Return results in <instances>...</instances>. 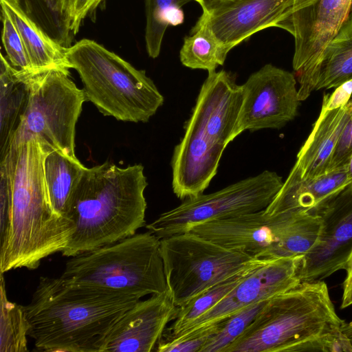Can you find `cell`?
Listing matches in <instances>:
<instances>
[{"label": "cell", "instance_id": "6da1fadb", "mask_svg": "<svg viewBox=\"0 0 352 352\" xmlns=\"http://www.w3.org/2000/svg\"><path fill=\"white\" fill-rule=\"evenodd\" d=\"M53 149L32 136L11 142L0 160L7 170L10 212L0 239L1 274L36 270L47 256L62 252L74 230L73 224L52 208L45 178L44 162Z\"/></svg>", "mask_w": 352, "mask_h": 352}, {"label": "cell", "instance_id": "7a4b0ae2", "mask_svg": "<svg viewBox=\"0 0 352 352\" xmlns=\"http://www.w3.org/2000/svg\"><path fill=\"white\" fill-rule=\"evenodd\" d=\"M147 185L142 164L85 167L67 204L65 218L74 230L62 255L70 258L137 233L146 226Z\"/></svg>", "mask_w": 352, "mask_h": 352}, {"label": "cell", "instance_id": "3957f363", "mask_svg": "<svg viewBox=\"0 0 352 352\" xmlns=\"http://www.w3.org/2000/svg\"><path fill=\"white\" fill-rule=\"evenodd\" d=\"M141 298L41 276L24 309L37 351L89 352Z\"/></svg>", "mask_w": 352, "mask_h": 352}, {"label": "cell", "instance_id": "277c9868", "mask_svg": "<svg viewBox=\"0 0 352 352\" xmlns=\"http://www.w3.org/2000/svg\"><path fill=\"white\" fill-rule=\"evenodd\" d=\"M343 322L323 280L300 282L270 298L224 352H294Z\"/></svg>", "mask_w": 352, "mask_h": 352}, {"label": "cell", "instance_id": "5b68a950", "mask_svg": "<svg viewBox=\"0 0 352 352\" xmlns=\"http://www.w3.org/2000/svg\"><path fill=\"white\" fill-rule=\"evenodd\" d=\"M67 58L69 68L80 76L86 101L105 116L146 122L164 103V96L144 70L94 40L83 38L68 47Z\"/></svg>", "mask_w": 352, "mask_h": 352}, {"label": "cell", "instance_id": "8992f818", "mask_svg": "<svg viewBox=\"0 0 352 352\" xmlns=\"http://www.w3.org/2000/svg\"><path fill=\"white\" fill-rule=\"evenodd\" d=\"M60 277L140 298L168 291L160 239L149 231L70 257Z\"/></svg>", "mask_w": 352, "mask_h": 352}, {"label": "cell", "instance_id": "52a82bcc", "mask_svg": "<svg viewBox=\"0 0 352 352\" xmlns=\"http://www.w3.org/2000/svg\"><path fill=\"white\" fill-rule=\"evenodd\" d=\"M320 228L309 212L267 214L265 210L209 221L192 232L225 248L261 259L304 256L316 243Z\"/></svg>", "mask_w": 352, "mask_h": 352}, {"label": "cell", "instance_id": "ba28073f", "mask_svg": "<svg viewBox=\"0 0 352 352\" xmlns=\"http://www.w3.org/2000/svg\"><path fill=\"white\" fill-rule=\"evenodd\" d=\"M69 74L64 68L27 72L28 102L11 142L38 136L53 150L78 160L76 125L86 100Z\"/></svg>", "mask_w": 352, "mask_h": 352}, {"label": "cell", "instance_id": "9c48e42d", "mask_svg": "<svg viewBox=\"0 0 352 352\" xmlns=\"http://www.w3.org/2000/svg\"><path fill=\"white\" fill-rule=\"evenodd\" d=\"M160 253L167 290L177 307L258 259L192 232L161 239Z\"/></svg>", "mask_w": 352, "mask_h": 352}, {"label": "cell", "instance_id": "30bf717a", "mask_svg": "<svg viewBox=\"0 0 352 352\" xmlns=\"http://www.w3.org/2000/svg\"><path fill=\"white\" fill-rule=\"evenodd\" d=\"M276 172L262 173L210 194L188 198L145 226L160 239L190 232L195 226L265 210L283 184Z\"/></svg>", "mask_w": 352, "mask_h": 352}, {"label": "cell", "instance_id": "8fae6325", "mask_svg": "<svg viewBox=\"0 0 352 352\" xmlns=\"http://www.w3.org/2000/svg\"><path fill=\"white\" fill-rule=\"evenodd\" d=\"M309 212L321 222L318 239L302 258L300 282L320 281L343 270L352 249V180Z\"/></svg>", "mask_w": 352, "mask_h": 352}, {"label": "cell", "instance_id": "7c38bea8", "mask_svg": "<svg viewBox=\"0 0 352 352\" xmlns=\"http://www.w3.org/2000/svg\"><path fill=\"white\" fill-rule=\"evenodd\" d=\"M243 104L236 129H280L293 120L300 104L295 76L267 64L252 74L241 85Z\"/></svg>", "mask_w": 352, "mask_h": 352}, {"label": "cell", "instance_id": "4fadbf2b", "mask_svg": "<svg viewBox=\"0 0 352 352\" xmlns=\"http://www.w3.org/2000/svg\"><path fill=\"white\" fill-rule=\"evenodd\" d=\"M351 3L352 0H294L276 28L287 31L294 37L292 65L296 76L313 66L349 16Z\"/></svg>", "mask_w": 352, "mask_h": 352}, {"label": "cell", "instance_id": "5bb4252c", "mask_svg": "<svg viewBox=\"0 0 352 352\" xmlns=\"http://www.w3.org/2000/svg\"><path fill=\"white\" fill-rule=\"evenodd\" d=\"M302 258L266 259L219 302L177 334L221 322L248 305L294 287L300 282L298 272Z\"/></svg>", "mask_w": 352, "mask_h": 352}, {"label": "cell", "instance_id": "9a60e30c", "mask_svg": "<svg viewBox=\"0 0 352 352\" xmlns=\"http://www.w3.org/2000/svg\"><path fill=\"white\" fill-rule=\"evenodd\" d=\"M177 310L168 291L140 300L112 325L97 344L96 351H155L166 325L174 320Z\"/></svg>", "mask_w": 352, "mask_h": 352}, {"label": "cell", "instance_id": "2e32d148", "mask_svg": "<svg viewBox=\"0 0 352 352\" xmlns=\"http://www.w3.org/2000/svg\"><path fill=\"white\" fill-rule=\"evenodd\" d=\"M243 100L241 85L228 72H208L190 119L212 142L226 147L236 137Z\"/></svg>", "mask_w": 352, "mask_h": 352}, {"label": "cell", "instance_id": "e0dca14e", "mask_svg": "<svg viewBox=\"0 0 352 352\" xmlns=\"http://www.w3.org/2000/svg\"><path fill=\"white\" fill-rule=\"evenodd\" d=\"M294 0H231L202 18L222 47L229 52L252 34L276 27Z\"/></svg>", "mask_w": 352, "mask_h": 352}, {"label": "cell", "instance_id": "ac0fdd59", "mask_svg": "<svg viewBox=\"0 0 352 352\" xmlns=\"http://www.w3.org/2000/svg\"><path fill=\"white\" fill-rule=\"evenodd\" d=\"M225 148L208 139L189 118L171 160L174 194L184 200L203 194L217 173Z\"/></svg>", "mask_w": 352, "mask_h": 352}, {"label": "cell", "instance_id": "d6986e66", "mask_svg": "<svg viewBox=\"0 0 352 352\" xmlns=\"http://www.w3.org/2000/svg\"><path fill=\"white\" fill-rule=\"evenodd\" d=\"M352 111V98L344 107L321 109L312 130L296 156L289 175L311 179L329 170L341 133Z\"/></svg>", "mask_w": 352, "mask_h": 352}, {"label": "cell", "instance_id": "ffe728a7", "mask_svg": "<svg viewBox=\"0 0 352 352\" xmlns=\"http://www.w3.org/2000/svg\"><path fill=\"white\" fill-rule=\"evenodd\" d=\"M297 79L300 102L314 91L336 88L352 79V12L313 66Z\"/></svg>", "mask_w": 352, "mask_h": 352}, {"label": "cell", "instance_id": "44dd1931", "mask_svg": "<svg viewBox=\"0 0 352 352\" xmlns=\"http://www.w3.org/2000/svg\"><path fill=\"white\" fill-rule=\"evenodd\" d=\"M347 166L311 179L288 175L265 212L270 215L309 212L351 182Z\"/></svg>", "mask_w": 352, "mask_h": 352}, {"label": "cell", "instance_id": "7402d4cb", "mask_svg": "<svg viewBox=\"0 0 352 352\" xmlns=\"http://www.w3.org/2000/svg\"><path fill=\"white\" fill-rule=\"evenodd\" d=\"M19 32L34 72L54 69H70L67 47L50 36L25 12L21 2L0 0Z\"/></svg>", "mask_w": 352, "mask_h": 352}, {"label": "cell", "instance_id": "603a6c76", "mask_svg": "<svg viewBox=\"0 0 352 352\" xmlns=\"http://www.w3.org/2000/svg\"><path fill=\"white\" fill-rule=\"evenodd\" d=\"M27 72L14 67L1 54L0 160L5 156L29 99Z\"/></svg>", "mask_w": 352, "mask_h": 352}, {"label": "cell", "instance_id": "cb8c5ba5", "mask_svg": "<svg viewBox=\"0 0 352 352\" xmlns=\"http://www.w3.org/2000/svg\"><path fill=\"white\" fill-rule=\"evenodd\" d=\"M85 168L79 160L58 150H52L45 159V178L50 199L54 211L64 218L70 195Z\"/></svg>", "mask_w": 352, "mask_h": 352}, {"label": "cell", "instance_id": "d4e9b609", "mask_svg": "<svg viewBox=\"0 0 352 352\" xmlns=\"http://www.w3.org/2000/svg\"><path fill=\"white\" fill-rule=\"evenodd\" d=\"M191 34L185 37L179 52L183 65L190 69L207 70L208 72L224 64L228 52L217 41L204 20L199 17L191 30Z\"/></svg>", "mask_w": 352, "mask_h": 352}, {"label": "cell", "instance_id": "484cf974", "mask_svg": "<svg viewBox=\"0 0 352 352\" xmlns=\"http://www.w3.org/2000/svg\"><path fill=\"white\" fill-rule=\"evenodd\" d=\"M265 260L256 259L247 267L208 288L185 305L178 307L173 323L165 331L171 335L179 333L219 302Z\"/></svg>", "mask_w": 352, "mask_h": 352}, {"label": "cell", "instance_id": "4316f807", "mask_svg": "<svg viewBox=\"0 0 352 352\" xmlns=\"http://www.w3.org/2000/svg\"><path fill=\"white\" fill-rule=\"evenodd\" d=\"M195 0H144L145 45L148 55L157 58L160 53L167 27L182 24L184 14L182 6Z\"/></svg>", "mask_w": 352, "mask_h": 352}, {"label": "cell", "instance_id": "83f0119b", "mask_svg": "<svg viewBox=\"0 0 352 352\" xmlns=\"http://www.w3.org/2000/svg\"><path fill=\"white\" fill-rule=\"evenodd\" d=\"M3 274H1L0 352H25L30 323L24 306L9 300Z\"/></svg>", "mask_w": 352, "mask_h": 352}, {"label": "cell", "instance_id": "f1b7e54d", "mask_svg": "<svg viewBox=\"0 0 352 352\" xmlns=\"http://www.w3.org/2000/svg\"><path fill=\"white\" fill-rule=\"evenodd\" d=\"M269 299L248 305L223 320L220 329L201 352H224L250 326Z\"/></svg>", "mask_w": 352, "mask_h": 352}, {"label": "cell", "instance_id": "f546056e", "mask_svg": "<svg viewBox=\"0 0 352 352\" xmlns=\"http://www.w3.org/2000/svg\"><path fill=\"white\" fill-rule=\"evenodd\" d=\"M23 2L25 12L50 36L67 47L72 45L74 37L64 27L55 0H23Z\"/></svg>", "mask_w": 352, "mask_h": 352}, {"label": "cell", "instance_id": "4dcf8cb0", "mask_svg": "<svg viewBox=\"0 0 352 352\" xmlns=\"http://www.w3.org/2000/svg\"><path fill=\"white\" fill-rule=\"evenodd\" d=\"M222 322L223 320L175 336L164 331L156 346L155 351L158 352H201L210 338L220 329Z\"/></svg>", "mask_w": 352, "mask_h": 352}, {"label": "cell", "instance_id": "1f68e13d", "mask_svg": "<svg viewBox=\"0 0 352 352\" xmlns=\"http://www.w3.org/2000/svg\"><path fill=\"white\" fill-rule=\"evenodd\" d=\"M105 0H55L57 12L67 31L74 37L84 21L95 15Z\"/></svg>", "mask_w": 352, "mask_h": 352}, {"label": "cell", "instance_id": "d6a6232c", "mask_svg": "<svg viewBox=\"0 0 352 352\" xmlns=\"http://www.w3.org/2000/svg\"><path fill=\"white\" fill-rule=\"evenodd\" d=\"M1 39L8 60L19 70L34 72L19 32L3 8H1Z\"/></svg>", "mask_w": 352, "mask_h": 352}, {"label": "cell", "instance_id": "836d02e7", "mask_svg": "<svg viewBox=\"0 0 352 352\" xmlns=\"http://www.w3.org/2000/svg\"><path fill=\"white\" fill-rule=\"evenodd\" d=\"M341 326L300 344L295 349L294 352H352L351 342L342 330Z\"/></svg>", "mask_w": 352, "mask_h": 352}, {"label": "cell", "instance_id": "e575fe53", "mask_svg": "<svg viewBox=\"0 0 352 352\" xmlns=\"http://www.w3.org/2000/svg\"><path fill=\"white\" fill-rule=\"evenodd\" d=\"M351 155L352 111L336 144L329 170L348 166Z\"/></svg>", "mask_w": 352, "mask_h": 352}, {"label": "cell", "instance_id": "d590c367", "mask_svg": "<svg viewBox=\"0 0 352 352\" xmlns=\"http://www.w3.org/2000/svg\"><path fill=\"white\" fill-rule=\"evenodd\" d=\"M10 212L9 180L5 166L0 163V239L6 232Z\"/></svg>", "mask_w": 352, "mask_h": 352}, {"label": "cell", "instance_id": "8d00e7d4", "mask_svg": "<svg viewBox=\"0 0 352 352\" xmlns=\"http://www.w3.org/2000/svg\"><path fill=\"white\" fill-rule=\"evenodd\" d=\"M351 95L352 79L336 87L331 94L324 95L321 109L327 111L342 107L351 100Z\"/></svg>", "mask_w": 352, "mask_h": 352}, {"label": "cell", "instance_id": "74e56055", "mask_svg": "<svg viewBox=\"0 0 352 352\" xmlns=\"http://www.w3.org/2000/svg\"><path fill=\"white\" fill-rule=\"evenodd\" d=\"M343 270L346 271V277L342 284L341 308L344 309L352 305V249Z\"/></svg>", "mask_w": 352, "mask_h": 352}, {"label": "cell", "instance_id": "f35d334b", "mask_svg": "<svg viewBox=\"0 0 352 352\" xmlns=\"http://www.w3.org/2000/svg\"><path fill=\"white\" fill-rule=\"evenodd\" d=\"M201 6L203 12L209 13L221 5L231 0H195Z\"/></svg>", "mask_w": 352, "mask_h": 352}, {"label": "cell", "instance_id": "ab89813d", "mask_svg": "<svg viewBox=\"0 0 352 352\" xmlns=\"http://www.w3.org/2000/svg\"><path fill=\"white\" fill-rule=\"evenodd\" d=\"M343 332L346 335L352 345V322H346L344 320L341 326Z\"/></svg>", "mask_w": 352, "mask_h": 352}, {"label": "cell", "instance_id": "60d3db41", "mask_svg": "<svg viewBox=\"0 0 352 352\" xmlns=\"http://www.w3.org/2000/svg\"><path fill=\"white\" fill-rule=\"evenodd\" d=\"M347 169H348L349 177L350 179L352 180V155H351V157L349 162Z\"/></svg>", "mask_w": 352, "mask_h": 352}, {"label": "cell", "instance_id": "b9f144b4", "mask_svg": "<svg viewBox=\"0 0 352 352\" xmlns=\"http://www.w3.org/2000/svg\"><path fill=\"white\" fill-rule=\"evenodd\" d=\"M14 1H16L21 2V0H14Z\"/></svg>", "mask_w": 352, "mask_h": 352}, {"label": "cell", "instance_id": "7bdbcfd3", "mask_svg": "<svg viewBox=\"0 0 352 352\" xmlns=\"http://www.w3.org/2000/svg\"><path fill=\"white\" fill-rule=\"evenodd\" d=\"M351 12H352V3H351Z\"/></svg>", "mask_w": 352, "mask_h": 352}]
</instances>
